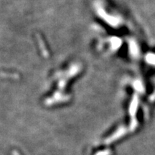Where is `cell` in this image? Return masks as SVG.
<instances>
[{"mask_svg": "<svg viewBox=\"0 0 155 155\" xmlns=\"http://www.w3.org/2000/svg\"><path fill=\"white\" fill-rule=\"evenodd\" d=\"M12 155H20V154L18 152H17L16 150H14L12 152Z\"/></svg>", "mask_w": 155, "mask_h": 155, "instance_id": "1", "label": "cell"}]
</instances>
